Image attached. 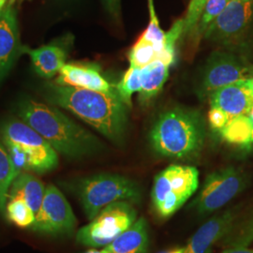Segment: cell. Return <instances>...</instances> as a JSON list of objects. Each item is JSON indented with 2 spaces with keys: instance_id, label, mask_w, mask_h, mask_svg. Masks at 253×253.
I'll use <instances>...</instances> for the list:
<instances>
[{
  "instance_id": "obj_1",
  "label": "cell",
  "mask_w": 253,
  "mask_h": 253,
  "mask_svg": "<svg viewBox=\"0 0 253 253\" xmlns=\"http://www.w3.org/2000/svg\"><path fill=\"white\" fill-rule=\"evenodd\" d=\"M42 96L49 104L71 112L114 145H125L128 107L118 91L104 93L49 82L42 86Z\"/></svg>"
},
{
  "instance_id": "obj_2",
  "label": "cell",
  "mask_w": 253,
  "mask_h": 253,
  "mask_svg": "<svg viewBox=\"0 0 253 253\" xmlns=\"http://www.w3.org/2000/svg\"><path fill=\"white\" fill-rule=\"evenodd\" d=\"M17 114L54 147L70 160H82L106 149L98 137L76 124L56 106L27 99L17 105Z\"/></svg>"
},
{
  "instance_id": "obj_3",
  "label": "cell",
  "mask_w": 253,
  "mask_h": 253,
  "mask_svg": "<svg viewBox=\"0 0 253 253\" xmlns=\"http://www.w3.org/2000/svg\"><path fill=\"white\" fill-rule=\"evenodd\" d=\"M205 140V120L199 112L191 109L172 108L164 112L149 132L150 145L156 153L179 161L197 160Z\"/></svg>"
},
{
  "instance_id": "obj_4",
  "label": "cell",
  "mask_w": 253,
  "mask_h": 253,
  "mask_svg": "<svg viewBox=\"0 0 253 253\" xmlns=\"http://www.w3.org/2000/svg\"><path fill=\"white\" fill-rule=\"evenodd\" d=\"M59 184L79 201L88 220L112 203L126 201L138 206L143 201V190L140 184L118 173H96L60 181Z\"/></svg>"
},
{
  "instance_id": "obj_5",
  "label": "cell",
  "mask_w": 253,
  "mask_h": 253,
  "mask_svg": "<svg viewBox=\"0 0 253 253\" xmlns=\"http://www.w3.org/2000/svg\"><path fill=\"white\" fill-rule=\"evenodd\" d=\"M0 140L19 172H52L58 165L57 152L45 139L23 120L10 119L0 126Z\"/></svg>"
},
{
  "instance_id": "obj_6",
  "label": "cell",
  "mask_w": 253,
  "mask_h": 253,
  "mask_svg": "<svg viewBox=\"0 0 253 253\" xmlns=\"http://www.w3.org/2000/svg\"><path fill=\"white\" fill-rule=\"evenodd\" d=\"M199 187L196 167L172 164L154 177L151 204L155 216L167 220L190 200Z\"/></svg>"
},
{
  "instance_id": "obj_7",
  "label": "cell",
  "mask_w": 253,
  "mask_h": 253,
  "mask_svg": "<svg viewBox=\"0 0 253 253\" xmlns=\"http://www.w3.org/2000/svg\"><path fill=\"white\" fill-rule=\"evenodd\" d=\"M249 184L250 177L241 168L227 166L216 170L206 177L188 210L198 217L209 216L241 194Z\"/></svg>"
},
{
  "instance_id": "obj_8",
  "label": "cell",
  "mask_w": 253,
  "mask_h": 253,
  "mask_svg": "<svg viewBox=\"0 0 253 253\" xmlns=\"http://www.w3.org/2000/svg\"><path fill=\"white\" fill-rule=\"evenodd\" d=\"M138 219L135 205L118 201L102 208L86 225L80 228L75 238L79 244L90 248H104L125 233Z\"/></svg>"
},
{
  "instance_id": "obj_9",
  "label": "cell",
  "mask_w": 253,
  "mask_h": 253,
  "mask_svg": "<svg viewBox=\"0 0 253 253\" xmlns=\"http://www.w3.org/2000/svg\"><path fill=\"white\" fill-rule=\"evenodd\" d=\"M77 218L61 190L54 185H48L31 231L54 237H71L75 234Z\"/></svg>"
},
{
  "instance_id": "obj_10",
  "label": "cell",
  "mask_w": 253,
  "mask_h": 253,
  "mask_svg": "<svg viewBox=\"0 0 253 253\" xmlns=\"http://www.w3.org/2000/svg\"><path fill=\"white\" fill-rule=\"evenodd\" d=\"M252 77L253 66L245 63L234 54L216 51L210 54L204 67L197 85V95L202 100H208L218 88Z\"/></svg>"
},
{
  "instance_id": "obj_11",
  "label": "cell",
  "mask_w": 253,
  "mask_h": 253,
  "mask_svg": "<svg viewBox=\"0 0 253 253\" xmlns=\"http://www.w3.org/2000/svg\"><path fill=\"white\" fill-rule=\"evenodd\" d=\"M253 17V1L230 0L226 7L208 27L204 38L226 43L240 38L250 27Z\"/></svg>"
},
{
  "instance_id": "obj_12",
  "label": "cell",
  "mask_w": 253,
  "mask_h": 253,
  "mask_svg": "<svg viewBox=\"0 0 253 253\" xmlns=\"http://www.w3.org/2000/svg\"><path fill=\"white\" fill-rule=\"evenodd\" d=\"M24 47L20 41L16 0H8L0 12V83L9 74Z\"/></svg>"
},
{
  "instance_id": "obj_13",
  "label": "cell",
  "mask_w": 253,
  "mask_h": 253,
  "mask_svg": "<svg viewBox=\"0 0 253 253\" xmlns=\"http://www.w3.org/2000/svg\"><path fill=\"white\" fill-rule=\"evenodd\" d=\"M241 216V207L235 206L209 218L191 235L184 246V253H210Z\"/></svg>"
},
{
  "instance_id": "obj_14",
  "label": "cell",
  "mask_w": 253,
  "mask_h": 253,
  "mask_svg": "<svg viewBox=\"0 0 253 253\" xmlns=\"http://www.w3.org/2000/svg\"><path fill=\"white\" fill-rule=\"evenodd\" d=\"M74 37L71 33L53 40L48 44L36 49L24 47V54L30 56L35 73L42 78L51 79L60 72L71 53Z\"/></svg>"
},
{
  "instance_id": "obj_15",
  "label": "cell",
  "mask_w": 253,
  "mask_h": 253,
  "mask_svg": "<svg viewBox=\"0 0 253 253\" xmlns=\"http://www.w3.org/2000/svg\"><path fill=\"white\" fill-rule=\"evenodd\" d=\"M54 83L60 85L104 93H114L118 91L117 85L112 84L102 75L100 66L95 63H66L58 73Z\"/></svg>"
},
{
  "instance_id": "obj_16",
  "label": "cell",
  "mask_w": 253,
  "mask_h": 253,
  "mask_svg": "<svg viewBox=\"0 0 253 253\" xmlns=\"http://www.w3.org/2000/svg\"><path fill=\"white\" fill-rule=\"evenodd\" d=\"M211 107L222 110L231 119L249 115L253 106V94L244 81L214 91L208 98Z\"/></svg>"
},
{
  "instance_id": "obj_17",
  "label": "cell",
  "mask_w": 253,
  "mask_h": 253,
  "mask_svg": "<svg viewBox=\"0 0 253 253\" xmlns=\"http://www.w3.org/2000/svg\"><path fill=\"white\" fill-rule=\"evenodd\" d=\"M149 247L148 222L145 217H140L132 226L105 248L111 253H148Z\"/></svg>"
},
{
  "instance_id": "obj_18",
  "label": "cell",
  "mask_w": 253,
  "mask_h": 253,
  "mask_svg": "<svg viewBox=\"0 0 253 253\" xmlns=\"http://www.w3.org/2000/svg\"><path fill=\"white\" fill-rule=\"evenodd\" d=\"M45 190L46 187L41 179L31 173L21 172L9 188L8 200L11 198L24 200L37 214L42 207Z\"/></svg>"
},
{
  "instance_id": "obj_19",
  "label": "cell",
  "mask_w": 253,
  "mask_h": 253,
  "mask_svg": "<svg viewBox=\"0 0 253 253\" xmlns=\"http://www.w3.org/2000/svg\"><path fill=\"white\" fill-rule=\"evenodd\" d=\"M170 65L157 59L141 69V89L139 100L142 104L148 103L163 89L169 76Z\"/></svg>"
},
{
  "instance_id": "obj_20",
  "label": "cell",
  "mask_w": 253,
  "mask_h": 253,
  "mask_svg": "<svg viewBox=\"0 0 253 253\" xmlns=\"http://www.w3.org/2000/svg\"><path fill=\"white\" fill-rule=\"evenodd\" d=\"M253 120L249 115H245L231 119L218 134L228 145L250 153L253 151Z\"/></svg>"
},
{
  "instance_id": "obj_21",
  "label": "cell",
  "mask_w": 253,
  "mask_h": 253,
  "mask_svg": "<svg viewBox=\"0 0 253 253\" xmlns=\"http://www.w3.org/2000/svg\"><path fill=\"white\" fill-rule=\"evenodd\" d=\"M253 244V209L243 217H238L220 246L224 249L233 247H249Z\"/></svg>"
},
{
  "instance_id": "obj_22",
  "label": "cell",
  "mask_w": 253,
  "mask_h": 253,
  "mask_svg": "<svg viewBox=\"0 0 253 253\" xmlns=\"http://www.w3.org/2000/svg\"><path fill=\"white\" fill-rule=\"evenodd\" d=\"M19 172L6 146L0 140V213L5 214L9 190Z\"/></svg>"
},
{
  "instance_id": "obj_23",
  "label": "cell",
  "mask_w": 253,
  "mask_h": 253,
  "mask_svg": "<svg viewBox=\"0 0 253 253\" xmlns=\"http://www.w3.org/2000/svg\"><path fill=\"white\" fill-rule=\"evenodd\" d=\"M229 1L230 0H208L207 1L204 9L202 11V14L200 16L199 21L194 28L193 32L190 35V38H192L194 42V45H197L201 39L204 38V35L208 27L220 14V12L226 7Z\"/></svg>"
},
{
  "instance_id": "obj_24",
  "label": "cell",
  "mask_w": 253,
  "mask_h": 253,
  "mask_svg": "<svg viewBox=\"0 0 253 253\" xmlns=\"http://www.w3.org/2000/svg\"><path fill=\"white\" fill-rule=\"evenodd\" d=\"M4 215L9 222L20 228H30L36 217L35 212L20 198L8 200Z\"/></svg>"
},
{
  "instance_id": "obj_25",
  "label": "cell",
  "mask_w": 253,
  "mask_h": 253,
  "mask_svg": "<svg viewBox=\"0 0 253 253\" xmlns=\"http://www.w3.org/2000/svg\"><path fill=\"white\" fill-rule=\"evenodd\" d=\"M147 6H148V12H149V22H148L147 27L145 28L143 34L139 37V39L145 42L152 44L154 48L156 49V51L159 53V55L161 56L164 48L166 32L163 31L160 25L159 19L156 14L154 0H147Z\"/></svg>"
},
{
  "instance_id": "obj_26",
  "label": "cell",
  "mask_w": 253,
  "mask_h": 253,
  "mask_svg": "<svg viewBox=\"0 0 253 253\" xmlns=\"http://www.w3.org/2000/svg\"><path fill=\"white\" fill-rule=\"evenodd\" d=\"M117 89L121 100L124 101L128 108H130L132 105V95L141 89V69L129 66L121 81L118 83Z\"/></svg>"
},
{
  "instance_id": "obj_27",
  "label": "cell",
  "mask_w": 253,
  "mask_h": 253,
  "mask_svg": "<svg viewBox=\"0 0 253 253\" xmlns=\"http://www.w3.org/2000/svg\"><path fill=\"white\" fill-rule=\"evenodd\" d=\"M159 53L152 44L138 39L128 53L129 66L142 69L159 59Z\"/></svg>"
},
{
  "instance_id": "obj_28",
  "label": "cell",
  "mask_w": 253,
  "mask_h": 253,
  "mask_svg": "<svg viewBox=\"0 0 253 253\" xmlns=\"http://www.w3.org/2000/svg\"><path fill=\"white\" fill-rule=\"evenodd\" d=\"M184 31V19L176 20L171 28L166 32L165 41H164V48L163 54L160 56V60L165 62L170 66L174 63L175 57V45L179 41L181 37L183 36Z\"/></svg>"
},
{
  "instance_id": "obj_29",
  "label": "cell",
  "mask_w": 253,
  "mask_h": 253,
  "mask_svg": "<svg viewBox=\"0 0 253 253\" xmlns=\"http://www.w3.org/2000/svg\"><path fill=\"white\" fill-rule=\"evenodd\" d=\"M208 0H190L186 15L184 17L183 36L190 37L196 27L202 11Z\"/></svg>"
},
{
  "instance_id": "obj_30",
  "label": "cell",
  "mask_w": 253,
  "mask_h": 253,
  "mask_svg": "<svg viewBox=\"0 0 253 253\" xmlns=\"http://www.w3.org/2000/svg\"><path fill=\"white\" fill-rule=\"evenodd\" d=\"M231 118L227 116L226 114L216 107H211L208 112V122L209 125L215 131L219 132L222 128H224Z\"/></svg>"
},
{
  "instance_id": "obj_31",
  "label": "cell",
  "mask_w": 253,
  "mask_h": 253,
  "mask_svg": "<svg viewBox=\"0 0 253 253\" xmlns=\"http://www.w3.org/2000/svg\"><path fill=\"white\" fill-rule=\"evenodd\" d=\"M101 3L111 18L118 22L121 17V0H101Z\"/></svg>"
},
{
  "instance_id": "obj_32",
  "label": "cell",
  "mask_w": 253,
  "mask_h": 253,
  "mask_svg": "<svg viewBox=\"0 0 253 253\" xmlns=\"http://www.w3.org/2000/svg\"><path fill=\"white\" fill-rule=\"evenodd\" d=\"M221 253H253V249L249 247H233L227 248Z\"/></svg>"
},
{
  "instance_id": "obj_33",
  "label": "cell",
  "mask_w": 253,
  "mask_h": 253,
  "mask_svg": "<svg viewBox=\"0 0 253 253\" xmlns=\"http://www.w3.org/2000/svg\"><path fill=\"white\" fill-rule=\"evenodd\" d=\"M159 253H184V246L182 247H175L169 250H165L163 252Z\"/></svg>"
},
{
  "instance_id": "obj_34",
  "label": "cell",
  "mask_w": 253,
  "mask_h": 253,
  "mask_svg": "<svg viewBox=\"0 0 253 253\" xmlns=\"http://www.w3.org/2000/svg\"><path fill=\"white\" fill-rule=\"evenodd\" d=\"M111 253L109 252L108 250H107V248H100V250L98 249V248H92L90 250H88V251H86V252H84V253Z\"/></svg>"
},
{
  "instance_id": "obj_35",
  "label": "cell",
  "mask_w": 253,
  "mask_h": 253,
  "mask_svg": "<svg viewBox=\"0 0 253 253\" xmlns=\"http://www.w3.org/2000/svg\"><path fill=\"white\" fill-rule=\"evenodd\" d=\"M244 83L245 84H246V86H247L253 94V77L248 79V80H245Z\"/></svg>"
},
{
  "instance_id": "obj_36",
  "label": "cell",
  "mask_w": 253,
  "mask_h": 253,
  "mask_svg": "<svg viewBox=\"0 0 253 253\" xmlns=\"http://www.w3.org/2000/svg\"><path fill=\"white\" fill-rule=\"evenodd\" d=\"M7 1H8V0H0V12H1V10L3 9V8L5 7Z\"/></svg>"
},
{
  "instance_id": "obj_37",
  "label": "cell",
  "mask_w": 253,
  "mask_h": 253,
  "mask_svg": "<svg viewBox=\"0 0 253 253\" xmlns=\"http://www.w3.org/2000/svg\"><path fill=\"white\" fill-rule=\"evenodd\" d=\"M249 116H250L251 118H253V106L252 110H251V112H250V114H249Z\"/></svg>"
},
{
  "instance_id": "obj_38",
  "label": "cell",
  "mask_w": 253,
  "mask_h": 253,
  "mask_svg": "<svg viewBox=\"0 0 253 253\" xmlns=\"http://www.w3.org/2000/svg\"><path fill=\"white\" fill-rule=\"evenodd\" d=\"M251 118V117H250ZM252 120H253V118H252Z\"/></svg>"
}]
</instances>
